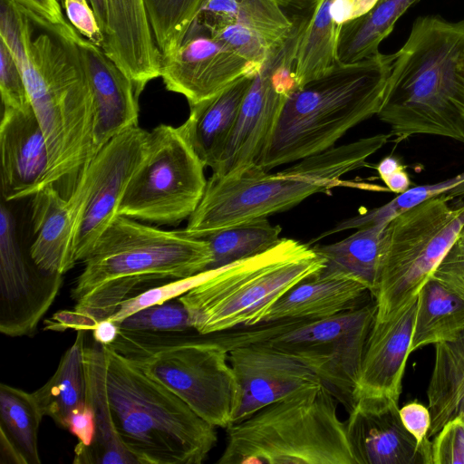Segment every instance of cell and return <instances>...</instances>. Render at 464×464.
<instances>
[{
	"label": "cell",
	"instance_id": "cell-1",
	"mask_svg": "<svg viewBox=\"0 0 464 464\" xmlns=\"http://www.w3.org/2000/svg\"><path fill=\"white\" fill-rule=\"evenodd\" d=\"M211 262L207 240L119 215L82 262L72 289L73 310L55 314L49 327L92 331L147 286L197 275Z\"/></svg>",
	"mask_w": 464,
	"mask_h": 464
},
{
	"label": "cell",
	"instance_id": "cell-2",
	"mask_svg": "<svg viewBox=\"0 0 464 464\" xmlns=\"http://www.w3.org/2000/svg\"><path fill=\"white\" fill-rule=\"evenodd\" d=\"M377 116L397 142L428 134L464 144V20L414 21L395 53Z\"/></svg>",
	"mask_w": 464,
	"mask_h": 464
},
{
	"label": "cell",
	"instance_id": "cell-3",
	"mask_svg": "<svg viewBox=\"0 0 464 464\" xmlns=\"http://www.w3.org/2000/svg\"><path fill=\"white\" fill-rule=\"evenodd\" d=\"M395 53L336 63L287 95L256 166L266 171L325 151L377 115Z\"/></svg>",
	"mask_w": 464,
	"mask_h": 464
},
{
	"label": "cell",
	"instance_id": "cell-4",
	"mask_svg": "<svg viewBox=\"0 0 464 464\" xmlns=\"http://www.w3.org/2000/svg\"><path fill=\"white\" fill-rule=\"evenodd\" d=\"M390 138V133L361 138L297 160L276 173L256 167L237 177L210 176L198 208L182 230L203 237L287 210L312 195L345 184L341 178L365 167L367 160Z\"/></svg>",
	"mask_w": 464,
	"mask_h": 464
},
{
	"label": "cell",
	"instance_id": "cell-5",
	"mask_svg": "<svg viewBox=\"0 0 464 464\" xmlns=\"http://www.w3.org/2000/svg\"><path fill=\"white\" fill-rule=\"evenodd\" d=\"M115 429L139 464H201L218 441L216 426L110 344H102Z\"/></svg>",
	"mask_w": 464,
	"mask_h": 464
},
{
	"label": "cell",
	"instance_id": "cell-6",
	"mask_svg": "<svg viewBox=\"0 0 464 464\" xmlns=\"http://www.w3.org/2000/svg\"><path fill=\"white\" fill-rule=\"evenodd\" d=\"M15 61L49 151L42 188L70 179L75 184L94 155L93 98L78 47L47 32Z\"/></svg>",
	"mask_w": 464,
	"mask_h": 464
},
{
	"label": "cell",
	"instance_id": "cell-7",
	"mask_svg": "<svg viewBox=\"0 0 464 464\" xmlns=\"http://www.w3.org/2000/svg\"><path fill=\"white\" fill-rule=\"evenodd\" d=\"M337 400L316 382L227 428L218 464H355Z\"/></svg>",
	"mask_w": 464,
	"mask_h": 464
},
{
	"label": "cell",
	"instance_id": "cell-8",
	"mask_svg": "<svg viewBox=\"0 0 464 464\" xmlns=\"http://www.w3.org/2000/svg\"><path fill=\"white\" fill-rule=\"evenodd\" d=\"M120 329L110 344L216 427L233 423L239 388L219 332Z\"/></svg>",
	"mask_w": 464,
	"mask_h": 464
},
{
	"label": "cell",
	"instance_id": "cell-9",
	"mask_svg": "<svg viewBox=\"0 0 464 464\" xmlns=\"http://www.w3.org/2000/svg\"><path fill=\"white\" fill-rule=\"evenodd\" d=\"M324 266L314 247L282 237L264 253L214 269L179 299L200 334L254 325L284 294Z\"/></svg>",
	"mask_w": 464,
	"mask_h": 464
},
{
	"label": "cell",
	"instance_id": "cell-10",
	"mask_svg": "<svg viewBox=\"0 0 464 464\" xmlns=\"http://www.w3.org/2000/svg\"><path fill=\"white\" fill-rule=\"evenodd\" d=\"M428 199L391 219L385 227L383 259L374 299L382 320L418 296L464 228V202Z\"/></svg>",
	"mask_w": 464,
	"mask_h": 464
},
{
	"label": "cell",
	"instance_id": "cell-11",
	"mask_svg": "<svg viewBox=\"0 0 464 464\" xmlns=\"http://www.w3.org/2000/svg\"><path fill=\"white\" fill-rule=\"evenodd\" d=\"M205 167L181 125H158L150 131L148 154L130 181L118 214L158 225L188 219L207 187Z\"/></svg>",
	"mask_w": 464,
	"mask_h": 464
},
{
	"label": "cell",
	"instance_id": "cell-12",
	"mask_svg": "<svg viewBox=\"0 0 464 464\" xmlns=\"http://www.w3.org/2000/svg\"><path fill=\"white\" fill-rule=\"evenodd\" d=\"M150 148V131L137 126L103 145L82 169L68 201L75 220L74 256L83 262L119 216L133 175Z\"/></svg>",
	"mask_w": 464,
	"mask_h": 464
},
{
	"label": "cell",
	"instance_id": "cell-13",
	"mask_svg": "<svg viewBox=\"0 0 464 464\" xmlns=\"http://www.w3.org/2000/svg\"><path fill=\"white\" fill-rule=\"evenodd\" d=\"M376 313L375 299L367 301L353 309L307 322L270 343L309 367L348 412L354 402Z\"/></svg>",
	"mask_w": 464,
	"mask_h": 464
},
{
	"label": "cell",
	"instance_id": "cell-14",
	"mask_svg": "<svg viewBox=\"0 0 464 464\" xmlns=\"http://www.w3.org/2000/svg\"><path fill=\"white\" fill-rule=\"evenodd\" d=\"M306 18H296L293 32L272 50L252 78L238 118L212 177H237L256 166L288 93L296 87L295 53Z\"/></svg>",
	"mask_w": 464,
	"mask_h": 464
},
{
	"label": "cell",
	"instance_id": "cell-15",
	"mask_svg": "<svg viewBox=\"0 0 464 464\" xmlns=\"http://www.w3.org/2000/svg\"><path fill=\"white\" fill-rule=\"evenodd\" d=\"M61 274L41 269L25 253L14 217L0 208V332L11 337L34 334L63 284Z\"/></svg>",
	"mask_w": 464,
	"mask_h": 464
},
{
	"label": "cell",
	"instance_id": "cell-16",
	"mask_svg": "<svg viewBox=\"0 0 464 464\" xmlns=\"http://www.w3.org/2000/svg\"><path fill=\"white\" fill-rule=\"evenodd\" d=\"M262 64L247 61L212 37L195 20L180 45L162 56L160 77L167 90L183 95L189 106L208 100Z\"/></svg>",
	"mask_w": 464,
	"mask_h": 464
},
{
	"label": "cell",
	"instance_id": "cell-17",
	"mask_svg": "<svg viewBox=\"0 0 464 464\" xmlns=\"http://www.w3.org/2000/svg\"><path fill=\"white\" fill-rule=\"evenodd\" d=\"M398 403L386 395L354 398L344 422L355 464H432L431 450L406 430Z\"/></svg>",
	"mask_w": 464,
	"mask_h": 464
},
{
	"label": "cell",
	"instance_id": "cell-18",
	"mask_svg": "<svg viewBox=\"0 0 464 464\" xmlns=\"http://www.w3.org/2000/svg\"><path fill=\"white\" fill-rule=\"evenodd\" d=\"M228 361L239 388L233 423L309 384L321 382L309 367L270 340L236 347L229 351Z\"/></svg>",
	"mask_w": 464,
	"mask_h": 464
},
{
	"label": "cell",
	"instance_id": "cell-19",
	"mask_svg": "<svg viewBox=\"0 0 464 464\" xmlns=\"http://www.w3.org/2000/svg\"><path fill=\"white\" fill-rule=\"evenodd\" d=\"M1 184L5 202L31 198L49 165L46 140L33 110L4 107L0 124Z\"/></svg>",
	"mask_w": 464,
	"mask_h": 464
},
{
	"label": "cell",
	"instance_id": "cell-20",
	"mask_svg": "<svg viewBox=\"0 0 464 464\" xmlns=\"http://www.w3.org/2000/svg\"><path fill=\"white\" fill-rule=\"evenodd\" d=\"M418 296L382 320H375L367 339L354 398L386 395L399 400L411 352Z\"/></svg>",
	"mask_w": 464,
	"mask_h": 464
},
{
	"label": "cell",
	"instance_id": "cell-21",
	"mask_svg": "<svg viewBox=\"0 0 464 464\" xmlns=\"http://www.w3.org/2000/svg\"><path fill=\"white\" fill-rule=\"evenodd\" d=\"M93 98L94 154L120 133L137 127L139 94L132 81L97 45L76 44Z\"/></svg>",
	"mask_w": 464,
	"mask_h": 464
},
{
	"label": "cell",
	"instance_id": "cell-22",
	"mask_svg": "<svg viewBox=\"0 0 464 464\" xmlns=\"http://www.w3.org/2000/svg\"><path fill=\"white\" fill-rule=\"evenodd\" d=\"M108 27L101 48L132 81L140 95L160 77L162 54L154 40L143 0H107Z\"/></svg>",
	"mask_w": 464,
	"mask_h": 464
},
{
	"label": "cell",
	"instance_id": "cell-23",
	"mask_svg": "<svg viewBox=\"0 0 464 464\" xmlns=\"http://www.w3.org/2000/svg\"><path fill=\"white\" fill-rule=\"evenodd\" d=\"M34 240L29 253L41 269L64 275L77 263L75 220L67 197L49 185L31 197Z\"/></svg>",
	"mask_w": 464,
	"mask_h": 464
},
{
	"label": "cell",
	"instance_id": "cell-24",
	"mask_svg": "<svg viewBox=\"0 0 464 464\" xmlns=\"http://www.w3.org/2000/svg\"><path fill=\"white\" fill-rule=\"evenodd\" d=\"M368 294L370 291L354 279L321 271L284 294L268 309L263 322L326 318L362 305Z\"/></svg>",
	"mask_w": 464,
	"mask_h": 464
},
{
	"label": "cell",
	"instance_id": "cell-25",
	"mask_svg": "<svg viewBox=\"0 0 464 464\" xmlns=\"http://www.w3.org/2000/svg\"><path fill=\"white\" fill-rule=\"evenodd\" d=\"M254 75L242 76L216 96L189 106L188 118L181 127L200 160L211 169L234 130Z\"/></svg>",
	"mask_w": 464,
	"mask_h": 464
},
{
	"label": "cell",
	"instance_id": "cell-26",
	"mask_svg": "<svg viewBox=\"0 0 464 464\" xmlns=\"http://www.w3.org/2000/svg\"><path fill=\"white\" fill-rule=\"evenodd\" d=\"M83 360L86 375V403L94 413L96 432L89 447L74 450L73 463H138L122 443L113 423L107 397L105 358L102 344L94 342L92 345H85Z\"/></svg>",
	"mask_w": 464,
	"mask_h": 464
},
{
	"label": "cell",
	"instance_id": "cell-27",
	"mask_svg": "<svg viewBox=\"0 0 464 464\" xmlns=\"http://www.w3.org/2000/svg\"><path fill=\"white\" fill-rule=\"evenodd\" d=\"M387 224L363 227L340 241L314 246L325 259L322 272L354 279L374 296L381 276Z\"/></svg>",
	"mask_w": 464,
	"mask_h": 464
},
{
	"label": "cell",
	"instance_id": "cell-28",
	"mask_svg": "<svg viewBox=\"0 0 464 464\" xmlns=\"http://www.w3.org/2000/svg\"><path fill=\"white\" fill-rule=\"evenodd\" d=\"M433 438L448 422H464V330L435 344V359L427 390Z\"/></svg>",
	"mask_w": 464,
	"mask_h": 464
},
{
	"label": "cell",
	"instance_id": "cell-29",
	"mask_svg": "<svg viewBox=\"0 0 464 464\" xmlns=\"http://www.w3.org/2000/svg\"><path fill=\"white\" fill-rule=\"evenodd\" d=\"M84 347L85 330H77L73 343L62 356L53 375L33 392L44 416L63 429L71 412L86 403Z\"/></svg>",
	"mask_w": 464,
	"mask_h": 464
},
{
	"label": "cell",
	"instance_id": "cell-30",
	"mask_svg": "<svg viewBox=\"0 0 464 464\" xmlns=\"http://www.w3.org/2000/svg\"><path fill=\"white\" fill-rule=\"evenodd\" d=\"M333 0H317L299 36L294 78L296 87L324 74L338 63V42L342 26L330 13Z\"/></svg>",
	"mask_w": 464,
	"mask_h": 464
},
{
	"label": "cell",
	"instance_id": "cell-31",
	"mask_svg": "<svg viewBox=\"0 0 464 464\" xmlns=\"http://www.w3.org/2000/svg\"><path fill=\"white\" fill-rule=\"evenodd\" d=\"M463 330L464 300L430 278L418 295L411 352L450 340Z\"/></svg>",
	"mask_w": 464,
	"mask_h": 464
},
{
	"label": "cell",
	"instance_id": "cell-32",
	"mask_svg": "<svg viewBox=\"0 0 464 464\" xmlns=\"http://www.w3.org/2000/svg\"><path fill=\"white\" fill-rule=\"evenodd\" d=\"M418 0H378L364 15L345 24L338 42V62L352 63L378 54L397 20Z\"/></svg>",
	"mask_w": 464,
	"mask_h": 464
},
{
	"label": "cell",
	"instance_id": "cell-33",
	"mask_svg": "<svg viewBox=\"0 0 464 464\" xmlns=\"http://www.w3.org/2000/svg\"><path fill=\"white\" fill-rule=\"evenodd\" d=\"M44 414L34 396L11 385H0V435L19 451L25 464H40L38 431Z\"/></svg>",
	"mask_w": 464,
	"mask_h": 464
},
{
	"label": "cell",
	"instance_id": "cell-34",
	"mask_svg": "<svg viewBox=\"0 0 464 464\" xmlns=\"http://www.w3.org/2000/svg\"><path fill=\"white\" fill-rule=\"evenodd\" d=\"M281 227L267 218H256L212 232L203 237L210 246L212 262L208 270L218 269L266 252L282 237Z\"/></svg>",
	"mask_w": 464,
	"mask_h": 464
},
{
	"label": "cell",
	"instance_id": "cell-35",
	"mask_svg": "<svg viewBox=\"0 0 464 464\" xmlns=\"http://www.w3.org/2000/svg\"><path fill=\"white\" fill-rule=\"evenodd\" d=\"M440 196H448L451 199L464 196V171L453 178L434 184L419 185L398 194L388 203L367 210L343 220L331 229L324 232L314 241H318L330 235L351 229L361 228L370 225L387 224L397 215L428 200Z\"/></svg>",
	"mask_w": 464,
	"mask_h": 464
},
{
	"label": "cell",
	"instance_id": "cell-36",
	"mask_svg": "<svg viewBox=\"0 0 464 464\" xmlns=\"http://www.w3.org/2000/svg\"><path fill=\"white\" fill-rule=\"evenodd\" d=\"M209 0H143L149 23L162 56L174 52Z\"/></svg>",
	"mask_w": 464,
	"mask_h": 464
},
{
	"label": "cell",
	"instance_id": "cell-37",
	"mask_svg": "<svg viewBox=\"0 0 464 464\" xmlns=\"http://www.w3.org/2000/svg\"><path fill=\"white\" fill-rule=\"evenodd\" d=\"M227 19L256 32L272 49L289 37L295 24V19H289L273 0H237L233 14Z\"/></svg>",
	"mask_w": 464,
	"mask_h": 464
},
{
	"label": "cell",
	"instance_id": "cell-38",
	"mask_svg": "<svg viewBox=\"0 0 464 464\" xmlns=\"http://www.w3.org/2000/svg\"><path fill=\"white\" fill-rule=\"evenodd\" d=\"M195 20L212 37L249 62L262 64L274 50L256 32L231 19L199 14Z\"/></svg>",
	"mask_w": 464,
	"mask_h": 464
},
{
	"label": "cell",
	"instance_id": "cell-39",
	"mask_svg": "<svg viewBox=\"0 0 464 464\" xmlns=\"http://www.w3.org/2000/svg\"><path fill=\"white\" fill-rule=\"evenodd\" d=\"M118 324L120 329L131 332H174L194 329L188 313L179 297L141 309Z\"/></svg>",
	"mask_w": 464,
	"mask_h": 464
},
{
	"label": "cell",
	"instance_id": "cell-40",
	"mask_svg": "<svg viewBox=\"0 0 464 464\" xmlns=\"http://www.w3.org/2000/svg\"><path fill=\"white\" fill-rule=\"evenodd\" d=\"M213 272L214 269L206 270L188 277L171 280L145 290L123 301L118 310L107 319L120 323L141 309L178 298L205 281Z\"/></svg>",
	"mask_w": 464,
	"mask_h": 464
},
{
	"label": "cell",
	"instance_id": "cell-41",
	"mask_svg": "<svg viewBox=\"0 0 464 464\" xmlns=\"http://www.w3.org/2000/svg\"><path fill=\"white\" fill-rule=\"evenodd\" d=\"M48 33L78 44L84 38L66 21L57 0H10Z\"/></svg>",
	"mask_w": 464,
	"mask_h": 464
},
{
	"label": "cell",
	"instance_id": "cell-42",
	"mask_svg": "<svg viewBox=\"0 0 464 464\" xmlns=\"http://www.w3.org/2000/svg\"><path fill=\"white\" fill-rule=\"evenodd\" d=\"M0 92L3 107L22 111L32 107L22 72L7 46L1 41Z\"/></svg>",
	"mask_w": 464,
	"mask_h": 464
},
{
	"label": "cell",
	"instance_id": "cell-43",
	"mask_svg": "<svg viewBox=\"0 0 464 464\" xmlns=\"http://www.w3.org/2000/svg\"><path fill=\"white\" fill-rule=\"evenodd\" d=\"M432 464H464V422H448L431 441Z\"/></svg>",
	"mask_w": 464,
	"mask_h": 464
},
{
	"label": "cell",
	"instance_id": "cell-44",
	"mask_svg": "<svg viewBox=\"0 0 464 464\" xmlns=\"http://www.w3.org/2000/svg\"><path fill=\"white\" fill-rule=\"evenodd\" d=\"M61 6L76 31L102 48L105 36L89 0H63Z\"/></svg>",
	"mask_w": 464,
	"mask_h": 464
},
{
	"label": "cell",
	"instance_id": "cell-45",
	"mask_svg": "<svg viewBox=\"0 0 464 464\" xmlns=\"http://www.w3.org/2000/svg\"><path fill=\"white\" fill-rule=\"evenodd\" d=\"M430 278L464 300V244L459 239L445 254Z\"/></svg>",
	"mask_w": 464,
	"mask_h": 464
},
{
	"label": "cell",
	"instance_id": "cell-46",
	"mask_svg": "<svg viewBox=\"0 0 464 464\" xmlns=\"http://www.w3.org/2000/svg\"><path fill=\"white\" fill-rule=\"evenodd\" d=\"M400 416L404 427L418 444L431 450V442L428 437L431 423L429 408L418 401H411L400 408Z\"/></svg>",
	"mask_w": 464,
	"mask_h": 464
},
{
	"label": "cell",
	"instance_id": "cell-47",
	"mask_svg": "<svg viewBox=\"0 0 464 464\" xmlns=\"http://www.w3.org/2000/svg\"><path fill=\"white\" fill-rule=\"evenodd\" d=\"M66 430L72 433L78 440L74 450L89 447L96 432V422L92 408L83 404L73 410L67 420Z\"/></svg>",
	"mask_w": 464,
	"mask_h": 464
},
{
	"label": "cell",
	"instance_id": "cell-48",
	"mask_svg": "<svg viewBox=\"0 0 464 464\" xmlns=\"http://www.w3.org/2000/svg\"><path fill=\"white\" fill-rule=\"evenodd\" d=\"M378 0H333L330 7L332 18L339 26L368 13Z\"/></svg>",
	"mask_w": 464,
	"mask_h": 464
},
{
	"label": "cell",
	"instance_id": "cell-49",
	"mask_svg": "<svg viewBox=\"0 0 464 464\" xmlns=\"http://www.w3.org/2000/svg\"><path fill=\"white\" fill-rule=\"evenodd\" d=\"M94 342L101 344H111L117 339L119 324L110 319H104L95 324L92 330Z\"/></svg>",
	"mask_w": 464,
	"mask_h": 464
},
{
	"label": "cell",
	"instance_id": "cell-50",
	"mask_svg": "<svg viewBox=\"0 0 464 464\" xmlns=\"http://www.w3.org/2000/svg\"><path fill=\"white\" fill-rule=\"evenodd\" d=\"M387 188L394 193L401 194L411 188V179L405 169V166L401 167L392 175L382 180Z\"/></svg>",
	"mask_w": 464,
	"mask_h": 464
},
{
	"label": "cell",
	"instance_id": "cell-51",
	"mask_svg": "<svg viewBox=\"0 0 464 464\" xmlns=\"http://www.w3.org/2000/svg\"><path fill=\"white\" fill-rule=\"evenodd\" d=\"M403 166L396 157L387 156L377 164L376 169L383 180Z\"/></svg>",
	"mask_w": 464,
	"mask_h": 464
},
{
	"label": "cell",
	"instance_id": "cell-52",
	"mask_svg": "<svg viewBox=\"0 0 464 464\" xmlns=\"http://www.w3.org/2000/svg\"><path fill=\"white\" fill-rule=\"evenodd\" d=\"M60 5L63 2V0H57ZM97 20L100 24V26L104 34L107 32L108 27V7H107V0H89Z\"/></svg>",
	"mask_w": 464,
	"mask_h": 464
},
{
	"label": "cell",
	"instance_id": "cell-53",
	"mask_svg": "<svg viewBox=\"0 0 464 464\" xmlns=\"http://www.w3.org/2000/svg\"><path fill=\"white\" fill-rule=\"evenodd\" d=\"M281 7H291L297 10L313 8L317 0H273Z\"/></svg>",
	"mask_w": 464,
	"mask_h": 464
},
{
	"label": "cell",
	"instance_id": "cell-54",
	"mask_svg": "<svg viewBox=\"0 0 464 464\" xmlns=\"http://www.w3.org/2000/svg\"><path fill=\"white\" fill-rule=\"evenodd\" d=\"M458 239L464 244V228L461 231V233H460V235H459Z\"/></svg>",
	"mask_w": 464,
	"mask_h": 464
}]
</instances>
